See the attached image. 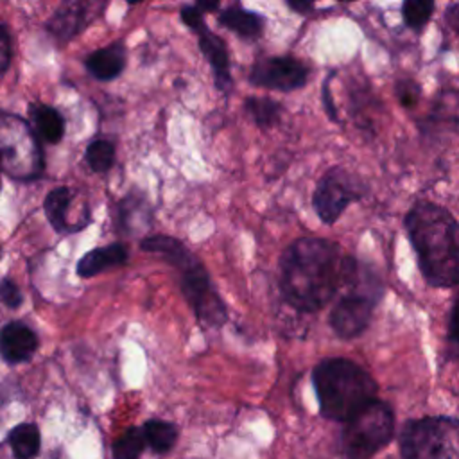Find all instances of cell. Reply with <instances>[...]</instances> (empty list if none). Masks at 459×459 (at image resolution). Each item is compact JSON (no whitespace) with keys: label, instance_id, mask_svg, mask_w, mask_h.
I'll return each instance as SVG.
<instances>
[{"label":"cell","instance_id":"9a60e30c","mask_svg":"<svg viewBox=\"0 0 459 459\" xmlns=\"http://www.w3.org/2000/svg\"><path fill=\"white\" fill-rule=\"evenodd\" d=\"M127 255V246L120 242L91 249L86 255H82V258L77 262V274L81 278H91L102 271L126 264Z\"/></svg>","mask_w":459,"mask_h":459},{"label":"cell","instance_id":"e0dca14e","mask_svg":"<svg viewBox=\"0 0 459 459\" xmlns=\"http://www.w3.org/2000/svg\"><path fill=\"white\" fill-rule=\"evenodd\" d=\"M29 118L32 124V131L38 133V136L43 138L47 143L61 142L65 134V118L56 108L32 102L29 106Z\"/></svg>","mask_w":459,"mask_h":459},{"label":"cell","instance_id":"8fae6325","mask_svg":"<svg viewBox=\"0 0 459 459\" xmlns=\"http://www.w3.org/2000/svg\"><path fill=\"white\" fill-rule=\"evenodd\" d=\"M109 0H61L47 30L59 41L66 43L88 29L106 9Z\"/></svg>","mask_w":459,"mask_h":459},{"label":"cell","instance_id":"7a4b0ae2","mask_svg":"<svg viewBox=\"0 0 459 459\" xmlns=\"http://www.w3.org/2000/svg\"><path fill=\"white\" fill-rule=\"evenodd\" d=\"M405 230L418 255L421 274L432 287H454L459 278L457 222L430 201H418L405 215Z\"/></svg>","mask_w":459,"mask_h":459},{"label":"cell","instance_id":"5bb4252c","mask_svg":"<svg viewBox=\"0 0 459 459\" xmlns=\"http://www.w3.org/2000/svg\"><path fill=\"white\" fill-rule=\"evenodd\" d=\"M38 348L36 333L23 325L22 321L7 323L0 332V353L2 357L11 362H25L29 360Z\"/></svg>","mask_w":459,"mask_h":459},{"label":"cell","instance_id":"9c48e42d","mask_svg":"<svg viewBox=\"0 0 459 459\" xmlns=\"http://www.w3.org/2000/svg\"><path fill=\"white\" fill-rule=\"evenodd\" d=\"M364 183L355 174L337 165L328 169L317 181L312 204L325 224H333L353 201H359L364 195Z\"/></svg>","mask_w":459,"mask_h":459},{"label":"cell","instance_id":"603a6c76","mask_svg":"<svg viewBox=\"0 0 459 459\" xmlns=\"http://www.w3.org/2000/svg\"><path fill=\"white\" fill-rule=\"evenodd\" d=\"M434 0H403L402 16L409 29L421 32L434 14Z\"/></svg>","mask_w":459,"mask_h":459},{"label":"cell","instance_id":"5b68a950","mask_svg":"<svg viewBox=\"0 0 459 459\" xmlns=\"http://www.w3.org/2000/svg\"><path fill=\"white\" fill-rule=\"evenodd\" d=\"M341 289L344 294L333 305L328 321L339 337L353 339L368 328L373 307L384 294V285L371 269L351 256H344Z\"/></svg>","mask_w":459,"mask_h":459},{"label":"cell","instance_id":"d4e9b609","mask_svg":"<svg viewBox=\"0 0 459 459\" xmlns=\"http://www.w3.org/2000/svg\"><path fill=\"white\" fill-rule=\"evenodd\" d=\"M394 93H396L398 102H400L403 108H412V106H416L418 100H420L421 88H420V84H418L416 81H412V79H400V81H396Z\"/></svg>","mask_w":459,"mask_h":459},{"label":"cell","instance_id":"277c9868","mask_svg":"<svg viewBox=\"0 0 459 459\" xmlns=\"http://www.w3.org/2000/svg\"><path fill=\"white\" fill-rule=\"evenodd\" d=\"M319 411L333 421H346L377 394L373 377L353 360L335 357L321 360L312 373Z\"/></svg>","mask_w":459,"mask_h":459},{"label":"cell","instance_id":"ac0fdd59","mask_svg":"<svg viewBox=\"0 0 459 459\" xmlns=\"http://www.w3.org/2000/svg\"><path fill=\"white\" fill-rule=\"evenodd\" d=\"M244 111L260 129H271L281 118V104L271 97H246Z\"/></svg>","mask_w":459,"mask_h":459},{"label":"cell","instance_id":"484cf974","mask_svg":"<svg viewBox=\"0 0 459 459\" xmlns=\"http://www.w3.org/2000/svg\"><path fill=\"white\" fill-rule=\"evenodd\" d=\"M11 57H13V45H11V34L7 25L0 23V81L7 74L11 66Z\"/></svg>","mask_w":459,"mask_h":459},{"label":"cell","instance_id":"d6986e66","mask_svg":"<svg viewBox=\"0 0 459 459\" xmlns=\"http://www.w3.org/2000/svg\"><path fill=\"white\" fill-rule=\"evenodd\" d=\"M72 203V192L66 186H57L50 190L45 197L43 208L48 222L54 226L57 231H72L70 224L66 221V213Z\"/></svg>","mask_w":459,"mask_h":459},{"label":"cell","instance_id":"2e32d148","mask_svg":"<svg viewBox=\"0 0 459 459\" xmlns=\"http://www.w3.org/2000/svg\"><path fill=\"white\" fill-rule=\"evenodd\" d=\"M217 22L244 39H256L264 32L265 18L242 7H226L217 14Z\"/></svg>","mask_w":459,"mask_h":459},{"label":"cell","instance_id":"8992f818","mask_svg":"<svg viewBox=\"0 0 459 459\" xmlns=\"http://www.w3.org/2000/svg\"><path fill=\"white\" fill-rule=\"evenodd\" d=\"M394 434L393 409L377 398L344 421L341 452L344 459H371Z\"/></svg>","mask_w":459,"mask_h":459},{"label":"cell","instance_id":"83f0119b","mask_svg":"<svg viewBox=\"0 0 459 459\" xmlns=\"http://www.w3.org/2000/svg\"><path fill=\"white\" fill-rule=\"evenodd\" d=\"M333 75H335V72H332V74H328L326 75V79L323 81V88H321V99H323V108H325V111H326V117L332 120V122H339V117H337V108H335V104H333V99H332V90H330V82H332V79H333Z\"/></svg>","mask_w":459,"mask_h":459},{"label":"cell","instance_id":"1f68e13d","mask_svg":"<svg viewBox=\"0 0 459 459\" xmlns=\"http://www.w3.org/2000/svg\"><path fill=\"white\" fill-rule=\"evenodd\" d=\"M337 2H357V0H337Z\"/></svg>","mask_w":459,"mask_h":459},{"label":"cell","instance_id":"4fadbf2b","mask_svg":"<svg viewBox=\"0 0 459 459\" xmlns=\"http://www.w3.org/2000/svg\"><path fill=\"white\" fill-rule=\"evenodd\" d=\"M127 65V48L122 41H111L86 56L84 66L91 77L97 81L117 79Z\"/></svg>","mask_w":459,"mask_h":459},{"label":"cell","instance_id":"f1b7e54d","mask_svg":"<svg viewBox=\"0 0 459 459\" xmlns=\"http://www.w3.org/2000/svg\"><path fill=\"white\" fill-rule=\"evenodd\" d=\"M317 0H285L287 7L298 14H308Z\"/></svg>","mask_w":459,"mask_h":459},{"label":"cell","instance_id":"d6a6232c","mask_svg":"<svg viewBox=\"0 0 459 459\" xmlns=\"http://www.w3.org/2000/svg\"><path fill=\"white\" fill-rule=\"evenodd\" d=\"M0 258H2V247H0Z\"/></svg>","mask_w":459,"mask_h":459},{"label":"cell","instance_id":"52a82bcc","mask_svg":"<svg viewBox=\"0 0 459 459\" xmlns=\"http://www.w3.org/2000/svg\"><path fill=\"white\" fill-rule=\"evenodd\" d=\"M402 459H457V420L427 416L411 420L400 432Z\"/></svg>","mask_w":459,"mask_h":459},{"label":"cell","instance_id":"ba28073f","mask_svg":"<svg viewBox=\"0 0 459 459\" xmlns=\"http://www.w3.org/2000/svg\"><path fill=\"white\" fill-rule=\"evenodd\" d=\"M43 167L36 133L16 115H0V170L14 178H34Z\"/></svg>","mask_w":459,"mask_h":459},{"label":"cell","instance_id":"7c38bea8","mask_svg":"<svg viewBox=\"0 0 459 459\" xmlns=\"http://www.w3.org/2000/svg\"><path fill=\"white\" fill-rule=\"evenodd\" d=\"M188 29L197 36V47L212 68L213 86L222 93H230L233 86V77H231L230 54L224 39L210 30L203 16L197 18L195 23L192 22Z\"/></svg>","mask_w":459,"mask_h":459},{"label":"cell","instance_id":"4316f807","mask_svg":"<svg viewBox=\"0 0 459 459\" xmlns=\"http://www.w3.org/2000/svg\"><path fill=\"white\" fill-rule=\"evenodd\" d=\"M0 299H2L4 305H7L9 308H16V307H20L22 301H23L20 289H18L16 283L11 281L9 278H4V280L0 281Z\"/></svg>","mask_w":459,"mask_h":459},{"label":"cell","instance_id":"836d02e7","mask_svg":"<svg viewBox=\"0 0 459 459\" xmlns=\"http://www.w3.org/2000/svg\"><path fill=\"white\" fill-rule=\"evenodd\" d=\"M0 190H2V179H0Z\"/></svg>","mask_w":459,"mask_h":459},{"label":"cell","instance_id":"f546056e","mask_svg":"<svg viewBox=\"0 0 459 459\" xmlns=\"http://www.w3.org/2000/svg\"><path fill=\"white\" fill-rule=\"evenodd\" d=\"M221 0H195V7L201 13H215L219 9Z\"/></svg>","mask_w":459,"mask_h":459},{"label":"cell","instance_id":"ffe728a7","mask_svg":"<svg viewBox=\"0 0 459 459\" xmlns=\"http://www.w3.org/2000/svg\"><path fill=\"white\" fill-rule=\"evenodd\" d=\"M145 445H149L156 454H167L178 437V429L174 423L165 420H149L142 427Z\"/></svg>","mask_w":459,"mask_h":459},{"label":"cell","instance_id":"cb8c5ba5","mask_svg":"<svg viewBox=\"0 0 459 459\" xmlns=\"http://www.w3.org/2000/svg\"><path fill=\"white\" fill-rule=\"evenodd\" d=\"M145 448V437L140 427L127 429L113 443V459H140Z\"/></svg>","mask_w":459,"mask_h":459},{"label":"cell","instance_id":"4dcf8cb0","mask_svg":"<svg viewBox=\"0 0 459 459\" xmlns=\"http://www.w3.org/2000/svg\"><path fill=\"white\" fill-rule=\"evenodd\" d=\"M129 5H136V4H142L143 0H126Z\"/></svg>","mask_w":459,"mask_h":459},{"label":"cell","instance_id":"3957f363","mask_svg":"<svg viewBox=\"0 0 459 459\" xmlns=\"http://www.w3.org/2000/svg\"><path fill=\"white\" fill-rule=\"evenodd\" d=\"M140 247L178 269L183 296L203 326L217 328L228 321L226 305L212 285L204 265L181 240L170 235H154L143 238Z\"/></svg>","mask_w":459,"mask_h":459},{"label":"cell","instance_id":"30bf717a","mask_svg":"<svg viewBox=\"0 0 459 459\" xmlns=\"http://www.w3.org/2000/svg\"><path fill=\"white\" fill-rule=\"evenodd\" d=\"M308 81V68L294 56H262L256 57L249 82L256 88H267L276 91H296Z\"/></svg>","mask_w":459,"mask_h":459},{"label":"cell","instance_id":"6da1fadb","mask_svg":"<svg viewBox=\"0 0 459 459\" xmlns=\"http://www.w3.org/2000/svg\"><path fill=\"white\" fill-rule=\"evenodd\" d=\"M342 260L337 244L326 238L294 240L280 260V287L285 299L305 312L321 310L339 290Z\"/></svg>","mask_w":459,"mask_h":459},{"label":"cell","instance_id":"44dd1931","mask_svg":"<svg viewBox=\"0 0 459 459\" xmlns=\"http://www.w3.org/2000/svg\"><path fill=\"white\" fill-rule=\"evenodd\" d=\"M9 445L16 459H32L39 452V430L34 423H22L9 432Z\"/></svg>","mask_w":459,"mask_h":459},{"label":"cell","instance_id":"7402d4cb","mask_svg":"<svg viewBox=\"0 0 459 459\" xmlns=\"http://www.w3.org/2000/svg\"><path fill=\"white\" fill-rule=\"evenodd\" d=\"M115 143L111 140L106 138H97L93 142H90V145L84 151V160L88 163V167L97 172V174H104L108 172L113 163H115Z\"/></svg>","mask_w":459,"mask_h":459}]
</instances>
